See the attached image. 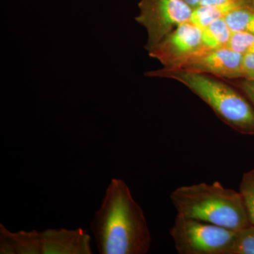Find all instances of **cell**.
Masks as SVG:
<instances>
[{
  "instance_id": "cell-7",
  "label": "cell",
  "mask_w": 254,
  "mask_h": 254,
  "mask_svg": "<svg viewBox=\"0 0 254 254\" xmlns=\"http://www.w3.org/2000/svg\"><path fill=\"white\" fill-rule=\"evenodd\" d=\"M201 38L202 28L187 21L169 33L148 54L158 60L164 68H179L199 53Z\"/></svg>"
},
{
  "instance_id": "cell-3",
  "label": "cell",
  "mask_w": 254,
  "mask_h": 254,
  "mask_svg": "<svg viewBox=\"0 0 254 254\" xmlns=\"http://www.w3.org/2000/svg\"><path fill=\"white\" fill-rule=\"evenodd\" d=\"M145 75L180 82L205 102L222 123L242 134L254 136L253 105L226 80L182 68H163L148 71Z\"/></svg>"
},
{
  "instance_id": "cell-13",
  "label": "cell",
  "mask_w": 254,
  "mask_h": 254,
  "mask_svg": "<svg viewBox=\"0 0 254 254\" xmlns=\"http://www.w3.org/2000/svg\"><path fill=\"white\" fill-rule=\"evenodd\" d=\"M239 191L245 201L250 223L254 225V170L244 174Z\"/></svg>"
},
{
  "instance_id": "cell-17",
  "label": "cell",
  "mask_w": 254,
  "mask_h": 254,
  "mask_svg": "<svg viewBox=\"0 0 254 254\" xmlns=\"http://www.w3.org/2000/svg\"><path fill=\"white\" fill-rule=\"evenodd\" d=\"M229 0H200V6H215L223 4Z\"/></svg>"
},
{
  "instance_id": "cell-5",
  "label": "cell",
  "mask_w": 254,
  "mask_h": 254,
  "mask_svg": "<svg viewBox=\"0 0 254 254\" xmlns=\"http://www.w3.org/2000/svg\"><path fill=\"white\" fill-rule=\"evenodd\" d=\"M235 232L177 215L170 235L178 254H227Z\"/></svg>"
},
{
  "instance_id": "cell-11",
  "label": "cell",
  "mask_w": 254,
  "mask_h": 254,
  "mask_svg": "<svg viewBox=\"0 0 254 254\" xmlns=\"http://www.w3.org/2000/svg\"><path fill=\"white\" fill-rule=\"evenodd\" d=\"M223 18L232 32L254 34V2L234 10Z\"/></svg>"
},
{
  "instance_id": "cell-4",
  "label": "cell",
  "mask_w": 254,
  "mask_h": 254,
  "mask_svg": "<svg viewBox=\"0 0 254 254\" xmlns=\"http://www.w3.org/2000/svg\"><path fill=\"white\" fill-rule=\"evenodd\" d=\"M91 240L82 228L12 232L0 224L1 254H91Z\"/></svg>"
},
{
  "instance_id": "cell-16",
  "label": "cell",
  "mask_w": 254,
  "mask_h": 254,
  "mask_svg": "<svg viewBox=\"0 0 254 254\" xmlns=\"http://www.w3.org/2000/svg\"><path fill=\"white\" fill-rule=\"evenodd\" d=\"M242 68L244 78L254 80V53L244 55Z\"/></svg>"
},
{
  "instance_id": "cell-18",
  "label": "cell",
  "mask_w": 254,
  "mask_h": 254,
  "mask_svg": "<svg viewBox=\"0 0 254 254\" xmlns=\"http://www.w3.org/2000/svg\"><path fill=\"white\" fill-rule=\"evenodd\" d=\"M184 1H186L193 9H196L200 5V0H184Z\"/></svg>"
},
{
  "instance_id": "cell-10",
  "label": "cell",
  "mask_w": 254,
  "mask_h": 254,
  "mask_svg": "<svg viewBox=\"0 0 254 254\" xmlns=\"http://www.w3.org/2000/svg\"><path fill=\"white\" fill-rule=\"evenodd\" d=\"M232 33L224 18H220L210 23L202 28L201 47L199 53L197 55L227 47Z\"/></svg>"
},
{
  "instance_id": "cell-2",
  "label": "cell",
  "mask_w": 254,
  "mask_h": 254,
  "mask_svg": "<svg viewBox=\"0 0 254 254\" xmlns=\"http://www.w3.org/2000/svg\"><path fill=\"white\" fill-rule=\"evenodd\" d=\"M177 215L238 231L251 225L240 191L220 182L178 187L170 194Z\"/></svg>"
},
{
  "instance_id": "cell-6",
  "label": "cell",
  "mask_w": 254,
  "mask_h": 254,
  "mask_svg": "<svg viewBox=\"0 0 254 254\" xmlns=\"http://www.w3.org/2000/svg\"><path fill=\"white\" fill-rule=\"evenodd\" d=\"M138 8L135 20L146 30L148 53L175 28L190 21L193 11L184 0H141Z\"/></svg>"
},
{
  "instance_id": "cell-9",
  "label": "cell",
  "mask_w": 254,
  "mask_h": 254,
  "mask_svg": "<svg viewBox=\"0 0 254 254\" xmlns=\"http://www.w3.org/2000/svg\"><path fill=\"white\" fill-rule=\"evenodd\" d=\"M254 2V0H229L215 6H200L193 9L190 21L203 28L215 20L225 18L234 10Z\"/></svg>"
},
{
  "instance_id": "cell-1",
  "label": "cell",
  "mask_w": 254,
  "mask_h": 254,
  "mask_svg": "<svg viewBox=\"0 0 254 254\" xmlns=\"http://www.w3.org/2000/svg\"><path fill=\"white\" fill-rule=\"evenodd\" d=\"M91 228L100 254L149 252L151 235L144 213L127 184L120 179L110 182Z\"/></svg>"
},
{
  "instance_id": "cell-14",
  "label": "cell",
  "mask_w": 254,
  "mask_h": 254,
  "mask_svg": "<svg viewBox=\"0 0 254 254\" xmlns=\"http://www.w3.org/2000/svg\"><path fill=\"white\" fill-rule=\"evenodd\" d=\"M227 48L243 55L254 53V34L243 31L232 32Z\"/></svg>"
},
{
  "instance_id": "cell-8",
  "label": "cell",
  "mask_w": 254,
  "mask_h": 254,
  "mask_svg": "<svg viewBox=\"0 0 254 254\" xmlns=\"http://www.w3.org/2000/svg\"><path fill=\"white\" fill-rule=\"evenodd\" d=\"M243 57L225 47L197 55L179 68L207 73L222 79H238L244 78Z\"/></svg>"
},
{
  "instance_id": "cell-15",
  "label": "cell",
  "mask_w": 254,
  "mask_h": 254,
  "mask_svg": "<svg viewBox=\"0 0 254 254\" xmlns=\"http://www.w3.org/2000/svg\"><path fill=\"white\" fill-rule=\"evenodd\" d=\"M226 80L242 93L254 108V80L242 78L238 79Z\"/></svg>"
},
{
  "instance_id": "cell-12",
  "label": "cell",
  "mask_w": 254,
  "mask_h": 254,
  "mask_svg": "<svg viewBox=\"0 0 254 254\" xmlns=\"http://www.w3.org/2000/svg\"><path fill=\"white\" fill-rule=\"evenodd\" d=\"M227 254H254V225L251 224L235 232Z\"/></svg>"
}]
</instances>
